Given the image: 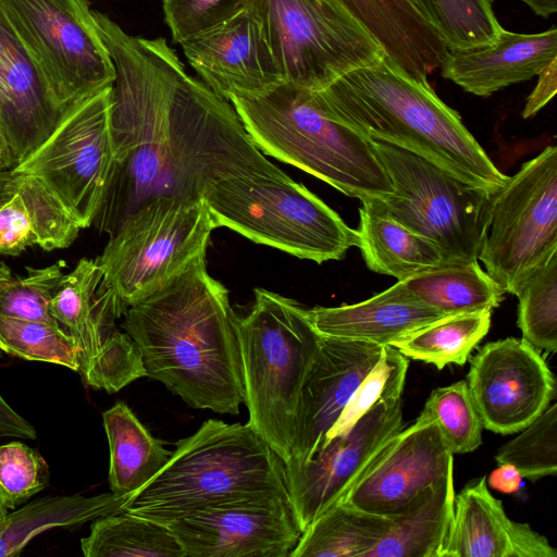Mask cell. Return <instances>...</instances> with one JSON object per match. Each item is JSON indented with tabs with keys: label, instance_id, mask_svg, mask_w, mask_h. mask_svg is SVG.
Here are the masks:
<instances>
[{
	"label": "cell",
	"instance_id": "ffe728a7",
	"mask_svg": "<svg viewBox=\"0 0 557 557\" xmlns=\"http://www.w3.org/2000/svg\"><path fill=\"white\" fill-rule=\"evenodd\" d=\"M383 347L371 342L320 337L300 389L290 458L285 465L307 461L323 445L352 393L379 361Z\"/></svg>",
	"mask_w": 557,
	"mask_h": 557
},
{
	"label": "cell",
	"instance_id": "8d00e7d4",
	"mask_svg": "<svg viewBox=\"0 0 557 557\" xmlns=\"http://www.w3.org/2000/svg\"><path fill=\"white\" fill-rule=\"evenodd\" d=\"M0 349L26 360L79 369L78 345L60 325L0 314Z\"/></svg>",
	"mask_w": 557,
	"mask_h": 557
},
{
	"label": "cell",
	"instance_id": "681fc988",
	"mask_svg": "<svg viewBox=\"0 0 557 557\" xmlns=\"http://www.w3.org/2000/svg\"><path fill=\"white\" fill-rule=\"evenodd\" d=\"M536 15L548 18L557 11V0H520Z\"/></svg>",
	"mask_w": 557,
	"mask_h": 557
},
{
	"label": "cell",
	"instance_id": "ac0fdd59",
	"mask_svg": "<svg viewBox=\"0 0 557 557\" xmlns=\"http://www.w3.org/2000/svg\"><path fill=\"white\" fill-rule=\"evenodd\" d=\"M453 469L454 455L436 423L414 420L380 451L339 503L395 517Z\"/></svg>",
	"mask_w": 557,
	"mask_h": 557
},
{
	"label": "cell",
	"instance_id": "603a6c76",
	"mask_svg": "<svg viewBox=\"0 0 557 557\" xmlns=\"http://www.w3.org/2000/svg\"><path fill=\"white\" fill-rule=\"evenodd\" d=\"M557 59V29L534 34L506 30L490 44L448 49L441 75L463 90L488 97L510 85L537 76Z\"/></svg>",
	"mask_w": 557,
	"mask_h": 557
},
{
	"label": "cell",
	"instance_id": "6da1fadb",
	"mask_svg": "<svg viewBox=\"0 0 557 557\" xmlns=\"http://www.w3.org/2000/svg\"><path fill=\"white\" fill-rule=\"evenodd\" d=\"M115 69L114 164L95 218L112 235L158 197L202 198L208 186L247 173L285 174L257 148L230 101L190 76L165 38L126 34L94 11Z\"/></svg>",
	"mask_w": 557,
	"mask_h": 557
},
{
	"label": "cell",
	"instance_id": "4fadbf2b",
	"mask_svg": "<svg viewBox=\"0 0 557 557\" xmlns=\"http://www.w3.org/2000/svg\"><path fill=\"white\" fill-rule=\"evenodd\" d=\"M111 87L73 106L53 133L12 169L39 180L81 228L94 224L114 164Z\"/></svg>",
	"mask_w": 557,
	"mask_h": 557
},
{
	"label": "cell",
	"instance_id": "9c48e42d",
	"mask_svg": "<svg viewBox=\"0 0 557 557\" xmlns=\"http://www.w3.org/2000/svg\"><path fill=\"white\" fill-rule=\"evenodd\" d=\"M394 193L381 199L400 224L434 243L447 264L479 261L492 194L395 145L367 138Z\"/></svg>",
	"mask_w": 557,
	"mask_h": 557
},
{
	"label": "cell",
	"instance_id": "7dc6e473",
	"mask_svg": "<svg viewBox=\"0 0 557 557\" xmlns=\"http://www.w3.org/2000/svg\"><path fill=\"white\" fill-rule=\"evenodd\" d=\"M498 466L499 467L493 470L488 475L486 480L487 485L502 493H515L519 491L523 479L520 472L509 463Z\"/></svg>",
	"mask_w": 557,
	"mask_h": 557
},
{
	"label": "cell",
	"instance_id": "3957f363",
	"mask_svg": "<svg viewBox=\"0 0 557 557\" xmlns=\"http://www.w3.org/2000/svg\"><path fill=\"white\" fill-rule=\"evenodd\" d=\"M312 94L333 120L417 153L467 184L495 191L507 178L429 82L407 76L385 55Z\"/></svg>",
	"mask_w": 557,
	"mask_h": 557
},
{
	"label": "cell",
	"instance_id": "d590c367",
	"mask_svg": "<svg viewBox=\"0 0 557 557\" xmlns=\"http://www.w3.org/2000/svg\"><path fill=\"white\" fill-rule=\"evenodd\" d=\"M416 420L435 422L453 455L471 453L482 444L483 425L466 381L433 389Z\"/></svg>",
	"mask_w": 557,
	"mask_h": 557
},
{
	"label": "cell",
	"instance_id": "74e56055",
	"mask_svg": "<svg viewBox=\"0 0 557 557\" xmlns=\"http://www.w3.org/2000/svg\"><path fill=\"white\" fill-rule=\"evenodd\" d=\"M408 369L409 359L395 347L384 345L379 361L355 389L324 443L345 435L379 401L403 397Z\"/></svg>",
	"mask_w": 557,
	"mask_h": 557
},
{
	"label": "cell",
	"instance_id": "9a60e30c",
	"mask_svg": "<svg viewBox=\"0 0 557 557\" xmlns=\"http://www.w3.org/2000/svg\"><path fill=\"white\" fill-rule=\"evenodd\" d=\"M186 557H289L302 531L288 494L236 497L166 524Z\"/></svg>",
	"mask_w": 557,
	"mask_h": 557
},
{
	"label": "cell",
	"instance_id": "4dcf8cb0",
	"mask_svg": "<svg viewBox=\"0 0 557 557\" xmlns=\"http://www.w3.org/2000/svg\"><path fill=\"white\" fill-rule=\"evenodd\" d=\"M392 520L337 503L309 524L289 557H364L387 533Z\"/></svg>",
	"mask_w": 557,
	"mask_h": 557
},
{
	"label": "cell",
	"instance_id": "484cf974",
	"mask_svg": "<svg viewBox=\"0 0 557 557\" xmlns=\"http://www.w3.org/2000/svg\"><path fill=\"white\" fill-rule=\"evenodd\" d=\"M360 201L358 247L371 271L403 281L447 264L434 243L393 219L381 199Z\"/></svg>",
	"mask_w": 557,
	"mask_h": 557
},
{
	"label": "cell",
	"instance_id": "e0dca14e",
	"mask_svg": "<svg viewBox=\"0 0 557 557\" xmlns=\"http://www.w3.org/2000/svg\"><path fill=\"white\" fill-rule=\"evenodd\" d=\"M466 382L483 428L498 434L520 432L550 405L556 392L540 350L515 337L481 347Z\"/></svg>",
	"mask_w": 557,
	"mask_h": 557
},
{
	"label": "cell",
	"instance_id": "44dd1931",
	"mask_svg": "<svg viewBox=\"0 0 557 557\" xmlns=\"http://www.w3.org/2000/svg\"><path fill=\"white\" fill-rule=\"evenodd\" d=\"M0 65V129L18 164L53 133L69 110L55 101L1 10Z\"/></svg>",
	"mask_w": 557,
	"mask_h": 557
},
{
	"label": "cell",
	"instance_id": "7402d4cb",
	"mask_svg": "<svg viewBox=\"0 0 557 557\" xmlns=\"http://www.w3.org/2000/svg\"><path fill=\"white\" fill-rule=\"evenodd\" d=\"M442 557H557V552L528 523L511 520L482 476L455 494Z\"/></svg>",
	"mask_w": 557,
	"mask_h": 557
},
{
	"label": "cell",
	"instance_id": "cb8c5ba5",
	"mask_svg": "<svg viewBox=\"0 0 557 557\" xmlns=\"http://www.w3.org/2000/svg\"><path fill=\"white\" fill-rule=\"evenodd\" d=\"M407 76L428 82L448 54L436 29L409 0H339Z\"/></svg>",
	"mask_w": 557,
	"mask_h": 557
},
{
	"label": "cell",
	"instance_id": "e575fe53",
	"mask_svg": "<svg viewBox=\"0 0 557 557\" xmlns=\"http://www.w3.org/2000/svg\"><path fill=\"white\" fill-rule=\"evenodd\" d=\"M517 324L522 338L539 350L557 349V252L519 287Z\"/></svg>",
	"mask_w": 557,
	"mask_h": 557
},
{
	"label": "cell",
	"instance_id": "ee69618b",
	"mask_svg": "<svg viewBox=\"0 0 557 557\" xmlns=\"http://www.w3.org/2000/svg\"><path fill=\"white\" fill-rule=\"evenodd\" d=\"M30 246H36L33 221L16 190L0 206V255L18 256Z\"/></svg>",
	"mask_w": 557,
	"mask_h": 557
},
{
	"label": "cell",
	"instance_id": "d6986e66",
	"mask_svg": "<svg viewBox=\"0 0 557 557\" xmlns=\"http://www.w3.org/2000/svg\"><path fill=\"white\" fill-rule=\"evenodd\" d=\"M180 45L202 82L227 101L260 95L284 82L250 1L231 18Z\"/></svg>",
	"mask_w": 557,
	"mask_h": 557
},
{
	"label": "cell",
	"instance_id": "f6af8a7d",
	"mask_svg": "<svg viewBox=\"0 0 557 557\" xmlns=\"http://www.w3.org/2000/svg\"><path fill=\"white\" fill-rule=\"evenodd\" d=\"M12 277L10 268L0 260V285ZM2 352L0 349V360ZM4 436L35 440L36 431L26 419L11 408L0 394V437Z\"/></svg>",
	"mask_w": 557,
	"mask_h": 557
},
{
	"label": "cell",
	"instance_id": "b9f144b4",
	"mask_svg": "<svg viewBox=\"0 0 557 557\" xmlns=\"http://www.w3.org/2000/svg\"><path fill=\"white\" fill-rule=\"evenodd\" d=\"M48 482V465L34 448L21 442L0 445V517L41 492Z\"/></svg>",
	"mask_w": 557,
	"mask_h": 557
},
{
	"label": "cell",
	"instance_id": "4316f807",
	"mask_svg": "<svg viewBox=\"0 0 557 557\" xmlns=\"http://www.w3.org/2000/svg\"><path fill=\"white\" fill-rule=\"evenodd\" d=\"M454 469L424 488L364 557H442L454 516Z\"/></svg>",
	"mask_w": 557,
	"mask_h": 557
},
{
	"label": "cell",
	"instance_id": "ab89813d",
	"mask_svg": "<svg viewBox=\"0 0 557 557\" xmlns=\"http://www.w3.org/2000/svg\"><path fill=\"white\" fill-rule=\"evenodd\" d=\"M65 267L62 260L39 269L27 267L25 276L1 284L0 314L60 325L50 313V302L65 275Z\"/></svg>",
	"mask_w": 557,
	"mask_h": 557
},
{
	"label": "cell",
	"instance_id": "7bdbcfd3",
	"mask_svg": "<svg viewBox=\"0 0 557 557\" xmlns=\"http://www.w3.org/2000/svg\"><path fill=\"white\" fill-rule=\"evenodd\" d=\"M250 0H163L164 21L172 39H185L208 30L231 18Z\"/></svg>",
	"mask_w": 557,
	"mask_h": 557
},
{
	"label": "cell",
	"instance_id": "f1b7e54d",
	"mask_svg": "<svg viewBox=\"0 0 557 557\" xmlns=\"http://www.w3.org/2000/svg\"><path fill=\"white\" fill-rule=\"evenodd\" d=\"M128 496L110 492L37 498L0 517V557L18 555L35 536L48 530L79 525L123 511Z\"/></svg>",
	"mask_w": 557,
	"mask_h": 557
},
{
	"label": "cell",
	"instance_id": "5bb4252c",
	"mask_svg": "<svg viewBox=\"0 0 557 557\" xmlns=\"http://www.w3.org/2000/svg\"><path fill=\"white\" fill-rule=\"evenodd\" d=\"M96 260L82 258L65 274L50 302V313L75 339L84 382L116 393L146 376L134 341L115 329L126 308L102 284Z\"/></svg>",
	"mask_w": 557,
	"mask_h": 557
},
{
	"label": "cell",
	"instance_id": "2e32d148",
	"mask_svg": "<svg viewBox=\"0 0 557 557\" xmlns=\"http://www.w3.org/2000/svg\"><path fill=\"white\" fill-rule=\"evenodd\" d=\"M407 423L403 397L379 401L343 436L324 443L305 462L285 465V484L304 532L339 503L363 470Z\"/></svg>",
	"mask_w": 557,
	"mask_h": 557
},
{
	"label": "cell",
	"instance_id": "d4e9b609",
	"mask_svg": "<svg viewBox=\"0 0 557 557\" xmlns=\"http://www.w3.org/2000/svg\"><path fill=\"white\" fill-rule=\"evenodd\" d=\"M314 330L326 337L389 345L443 317L430 307L395 298L386 290L355 305L307 309Z\"/></svg>",
	"mask_w": 557,
	"mask_h": 557
},
{
	"label": "cell",
	"instance_id": "5b68a950",
	"mask_svg": "<svg viewBox=\"0 0 557 557\" xmlns=\"http://www.w3.org/2000/svg\"><path fill=\"white\" fill-rule=\"evenodd\" d=\"M257 148L327 183L348 197L384 199L391 180L363 135L327 116L312 91L282 82L256 96H232Z\"/></svg>",
	"mask_w": 557,
	"mask_h": 557
},
{
	"label": "cell",
	"instance_id": "d6a6232c",
	"mask_svg": "<svg viewBox=\"0 0 557 557\" xmlns=\"http://www.w3.org/2000/svg\"><path fill=\"white\" fill-rule=\"evenodd\" d=\"M492 311L443 317L389 345L408 359L434 364L438 370L463 366L472 350L488 333Z\"/></svg>",
	"mask_w": 557,
	"mask_h": 557
},
{
	"label": "cell",
	"instance_id": "f907efd6",
	"mask_svg": "<svg viewBox=\"0 0 557 557\" xmlns=\"http://www.w3.org/2000/svg\"><path fill=\"white\" fill-rule=\"evenodd\" d=\"M15 165L16 161L0 129V171L12 170Z\"/></svg>",
	"mask_w": 557,
	"mask_h": 557
},
{
	"label": "cell",
	"instance_id": "816d5d0a",
	"mask_svg": "<svg viewBox=\"0 0 557 557\" xmlns=\"http://www.w3.org/2000/svg\"><path fill=\"white\" fill-rule=\"evenodd\" d=\"M0 91H1V65H0Z\"/></svg>",
	"mask_w": 557,
	"mask_h": 557
},
{
	"label": "cell",
	"instance_id": "c3c4849f",
	"mask_svg": "<svg viewBox=\"0 0 557 557\" xmlns=\"http://www.w3.org/2000/svg\"><path fill=\"white\" fill-rule=\"evenodd\" d=\"M21 175L12 170L0 171V206L17 190Z\"/></svg>",
	"mask_w": 557,
	"mask_h": 557
},
{
	"label": "cell",
	"instance_id": "f546056e",
	"mask_svg": "<svg viewBox=\"0 0 557 557\" xmlns=\"http://www.w3.org/2000/svg\"><path fill=\"white\" fill-rule=\"evenodd\" d=\"M102 420L110 450V490L117 495L128 496L165 466L172 451L146 429L122 400L103 411Z\"/></svg>",
	"mask_w": 557,
	"mask_h": 557
},
{
	"label": "cell",
	"instance_id": "52a82bcc",
	"mask_svg": "<svg viewBox=\"0 0 557 557\" xmlns=\"http://www.w3.org/2000/svg\"><path fill=\"white\" fill-rule=\"evenodd\" d=\"M202 199L216 227L317 263L359 246L357 230L288 175L247 173L212 183Z\"/></svg>",
	"mask_w": 557,
	"mask_h": 557
},
{
	"label": "cell",
	"instance_id": "f35d334b",
	"mask_svg": "<svg viewBox=\"0 0 557 557\" xmlns=\"http://www.w3.org/2000/svg\"><path fill=\"white\" fill-rule=\"evenodd\" d=\"M498 465H512L523 479L537 480L557 472V405L550 404L537 418L503 445L495 455Z\"/></svg>",
	"mask_w": 557,
	"mask_h": 557
},
{
	"label": "cell",
	"instance_id": "7a4b0ae2",
	"mask_svg": "<svg viewBox=\"0 0 557 557\" xmlns=\"http://www.w3.org/2000/svg\"><path fill=\"white\" fill-rule=\"evenodd\" d=\"M123 317L121 326L136 344L146 376L195 409L239 413L244 381L237 315L228 290L209 274L206 256Z\"/></svg>",
	"mask_w": 557,
	"mask_h": 557
},
{
	"label": "cell",
	"instance_id": "83f0119b",
	"mask_svg": "<svg viewBox=\"0 0 557 557\" xmlns=\"http://www.w3.org/2000/svg\"><path fill=\"white\" fill-rule=\"evenodd\" d=\"M386 293L445 315L492 311L500 305L505 294L478 261L423 271L398 281Z\"/></svg>",
	"mask_w": 557,
	"mask_h": 557
},
{
	"label": "cell",
	"instance_id": "836d02e7",
	"mask_svg": "<svg viewBox=\"0 0 557 557\" xmlns=\"http://www.w3.org/2000/svg\"><path fill=\"white\" fill-rule=\"evenodd\" d=\"M436 29L448 49L493 42L503 32L493 0H409Z\"/></svg>",
	"mask_w": 557,
	"mask_h": 557
},
{
	"label": "cell",
	"instance_id": "30bf717a",
	"mask_svg": "<svg viewBox=\"0 0 557 557\" xmlns=\"http://www.w3.org/2000/svg\"><path fill=\"white\" fill-rule=\"evenodd\" d=\"M250 3L284 82L319 91L385 55L339 0H250Z\"/></svg>",
	"mask_w": 557,
	"mask_h": 557
},
{
	"label": "cell",
	"instance_id": "7c38bea8",
	"mask_svg": "<svg viewBox=\"0 0 557 557\" xmlns=\"http://www.w3.org/2000/svg\"><path fill=\"white\" fill-rule=\"evenodd\" d=\"M557 252V147L547 146L493 194L478 260L505 293Z\"/></svg>",
	"mask_w": 557,
	"mask_h": 557
},
{
	"label": "cell",
	"instance_id": "bcb514c9",
	"mask_svg": "<svg viewBox=\"0 0 557 557\" xmlns=\"http://www.w3.org/2000/svg\"><path fill=\"white\" fill-rule=\"evenodd\" d=\"M557 59L554 60L537 76L539 81L533 91L527 99L522 116L524 119L535 115L546 106L557 91Z\"/></svg>",
	"mask_w": 557,
	"mask_h": 557
},
{
	"label": "cell",
	"instance_id": "8fae6325",
	"mask_svg": "<svg viewBox=\"0 0 557 557\" xmlns=\"http://www.w3.org/2000/svg\"><path fill=\"white\" fill-rule=\"evenodd\" d=\"M0 10L62 108L112 86L114 64L88 0H0Z\"/></svg>",
	"mask_w": 557,
	"mask_h": 557
},
{
	"label": "cell",
	"instance_id": "277c9868",
	"mask_svg": "<svg viewBox=\"0 0 557 557\" xmlns=\"http://www.w3.org/2000/svg\"><path fill=\"white\" fill-rule=\"evenodd\" d=\"M273 493L287 494L283 459L247 423L210 419L176 443L124 511L166 524L220 502Z\"/></svg>",
	"mask_w": 557,
	"mask_h": 557
},
{
	"label": "cell",
	"instance_id": "8992f818",
	"mask_svg": "<svg viewBox=\"0 0 557 557\" xmlns=\"http://www.w3.org/2000/svg\"><path fill=\"white\" fill-rule=\"evenodd\" d=\"M247 424L289 460L300 389L317 355L320 334L307 309L263 288L243 318L236 317Z\"/></svg>",
	"mask_w": 557,
	"mask_h": 557
},
{
	"label": "cell",
	"instance_id": "ba28073f",
	"mask_svg": "<svg viewBox=\"0 0 557 557\" xmlns=\"http://www.w3.org/2000/svg\"><path fill=\"white\" fill-rule=\"evenodd\" d=\"M214 228L202 198L149 200L109 236L97 258L102 286L127 309L206 256Z\"/></svg>",
	"mask_w": 557,
	"mask_h": 557
},
{
	"label": "cell",
	"instance_id": "60d3db41",
	"mask_svg": "<svg viewBox=\"0 0 557 557\" xmlns=\"http://www.w3.org/2000/svg\"><path fill=\"white\" fill-rule=\"evenodd\" d=\"M20 175L17 191L29 211L36 246L47 251L71 246L82 230L78 223L39 180Z\"/></svg>",
	"mask_w": 557,
	"mask_h": 557
},
{
	"label": "cell",
	"instance_id": "1f68e13d",
	"mask_svg": "<svg viewBox=\"0 0 557 557\" xmlns=\"http://www.w3.org/2000/svg\"><path fill=\"white\" fill-rule=\"evenodd\" d=\"M81 548L86 557H186L166 525L124 510L92 520Z\"/></svg>",
	"mask_w": 557,
	"mask_h": 557
}]
</instances>
